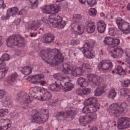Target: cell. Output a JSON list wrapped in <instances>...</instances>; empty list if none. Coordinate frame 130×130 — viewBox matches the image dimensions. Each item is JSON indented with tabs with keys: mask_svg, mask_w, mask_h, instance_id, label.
I'll list each match as a JSON object with an SVG mask.
<instances>
[{
	"mask_svg": "<svg viewBox=\"0 0 130 130\" xmlns=\"http://www.w3.org/2000/svg\"><path fill=\"white\" fill-rule=\"evenodd\" d=\"M40 57L47 63L52 67L57 66L63 62V56L57 48L43 50L40 53Z\"/></svg>",
	"mask_w": 130,
	"mask_h": 130,
	"instance_id": "obj_1",
	"label": "cell"
},
{
	"mask_svg": "<svg viewBox=\"0 0 130 130\" xmlns=\"http://www.w3.org/2000/svg\"><path fill=\"white\" fill-rule=\"evenodd\" d=\"M29 93L33 98L41 101H48L52 97V95L50 92L44 88L40 87L30 88Z\"/></svg>",
	"mask_w": 130,
	"mask_h": 130,
	"instance_id": "obj_2",
	"label": "cell"
},
{
	"mask_svg": "<svg viewBox=\"0 0 130 130\" xmlns=\"http://www.w3.org/2000/svg\"><path fill=\"white\" fill-rule=\"evenodd\" d=\"M7 46L12 48L24 47L26 45L25 39L20 35H14L9 36L7 39Z\"/></svg>",
	"mask_w": 130,
	"mask_h": 130,
	"instance_id": "obj_3",
	"label": "cell"
},
{
	"mask_svg": "<svg viewBox=\"0 0 130 130\" xmlns=\"http://www.w3.org/2000/svg\"><path fill=\"white\" fill-rule=\"evenodd\" d=\"M127 105L125 103H116L110 105L107 110L112 116L119 117L123 113Z\"/></svg>",
	"mask_w": 130,
	"mask_h": 130,
	"instance_id": "obj_4",
	"label": "cell"
},
{
	"mask_svg": "<svg viewBox=\"0 0 130 130\" xmlns=\"http://www.w3.org/2000/svg\"><path fill=\"white\" fill-rule=\"evenodd\" d=\"M49 112L46 109H42L34 114L31 118L32 122L41 124L46 122L49 118Z\"/></svg>",
	"mask_w": 130,
	"mask_h": 130,
	"instance_id": "obj_5",
	"label": "cell"
},
{
	"mask_svg": "<svg viewBox=\"0 0 130 130\" xmlns=\"http://www.w3.org/2000/svg\"><path fill=\"white\" fill-rule=\"evenodd\" d=\"M49 21L54 28L63 29L65 27L67 23L63 20V18L58 15L52 14L49 16Z\"/></svg>",
	"mask_w": 130,
	"mask_h": 130,
	"instance_id": "obj_6",
	"label": "cell"
},
{
	"mask_svg": "<svg viewBox=\"0 0 130 130\" xmlns=\"http://www.w3.org/2000/svg\"><path fill=\"white\" fill-rule=\"evenodd\" d=\"M116 23L119 28L125 35H128L130 33V26L128 23L120 17H118L116 20Z\"/></svg>",
	"mask_w": 130,
	"mask_h": 130,
	"instance_id": "obj_7",
	"label": "cell"
},
{
	"mask_svg": "<svg viewBox=\"0 0 130 130\" xmlns=\"http://www.w3.org/2000/svg\"><path fill=\"white\" fill-rule=\"evenodd\" d=\"M76 111L74 110L61 111L58 112L56 115V118L58 120H67L72 119L74 118L76 115Z\"/></svg>",
	"mask_w": 130,
	"mask_h": 130,
	"instance_id": "obj_8",
	"label": "cell"
},
{
	"mask_svg": "<svg viewBox=\"0 0 130 130\" xmlns=\"http://www.w3.org/2000/svg\"><path fill=\"white\" fill-rule=\"evenodd\" d=\"M43 13L46 14H54L57 13L60 10V6L55 4L46 5L41 8Z\"/></svg>",
	"mask_w": 130,
	"mask_h": 130,
	"instance_id": "obj_9",
	"label": "cell"
},
{
	"mask_svg": "<svg viewBox=\"0 0 130 130\" xmlns=\"http://www.w3.org/2000/svg\"><path fill=\"white\" fill-rule=\"evenodd\" d=\"M97 118V115L96 113L87 115L80 117L79 121L80 125L86 126L88 124L95 121Z\"/></svg>",
	"mask_w": 130,
	"mask_h": 130,
	"instance_id": "obj_10",
	"label": "cell"
},
{
	"mask_svg": "<svg viewBox=\"0 0 130 130\" xmlns=\"http://www.w3.org/2000/svg\"><path fill=\"white\" fill-rule=\"evenodd\" d=\"M108 50L112 57L115 58H119L122 57L124 51L122 48L117 46V45H114L109 47Z\"/></svg>",
	"mask_w": 130,
	"mask_h": 130,
	"instance_id": "obj_11",
	"label": "cell"
},
{
	"mask_svg": "<svg viewBox=\"0 0 130 130\" xmlns=\"http://www.w3.org/2000/svg\"><path fill=\"white\" fill-rule=\"evenodd\" d=\"M113 67V64L109 60H103L100 61L98 65L99 70L102 72H107L110 71Z\"/></svg>",
	"mask_w": 130,
	"mask_h": 130,
	"instance_id": "obj_12",
	"label": "cell"
},
{
	"mask_svg": "<svg viewBox=\"0 0 130 130\" xmlns=\"http://www.w3.org/2000/svg\"><path fill=\"white\" fill-rule=\"evenodd\" d=\"M130 127V118L122 117L119 119L117 122V127L121 130L125 129Z\"/></svg>",
	"mask_w": 130,
	"mask_h": 130,
	"instance_id": "obj_13",
	"label": "cell"
},
{
	"mask_svg": "<svg viewBox=\"0 0 130 130\" xmlns=\"http://www.w3.org/2000/svg\"><path fill=\"white\" fill-rule=\"evenodd\" d=\"M18 100L22 103L28 104L33 101V97L29 95L28 93L24 92H21L18 95Z\"/></svg>",
	"mask_w": 130,
	"mask_h": 130,
	"instance_id": "obj_14",
	"label": "cell"
},
{
	"mask_svg": "<svg viewBox=\"0 0 130 130\" xmlns=\"http://www.w3.org/2000/svg\"><path fill=\"white\" fill-rule=\"evenodd\" d=\"M100 108V104L97 103L85 106L82 110L83 113L84 114L92 113L98 111Z\"/></svg>",
	"mask_w": 130,
	"mask_h": 130,
	"instance_id": "obj_15",
	"label": "cell"
},
{
	"mask_svg": "<svg viewBox=\"0 0 130 130\" xmlns=\"http://www.w3.org/2000/svg\"><path fill=\"white\" fill-rule=\"evenodd\" d=\"M44 77L43 74H38L29 76L27 77V80L32 84L41 83L42 80Z\"/></svg>",
	"mask_w": 130,
	"mask_h": 130,
	"instance_id": "obj_16",
	"label": "cell"
},
{
	"mask_svg": "<svg viewBox=\"0 0 130 130\" xmlns=\"http://www.w3.org/2000/svg\"><path fill=\"white\" fill-rule=\"evenodd\" d=\"M87 77L90 82L95 85L100 84L102 81V79L99 76L93 74H88Z\"/></svg>",
	"mask_w": 130,
	"mask_h": 130,
	"instance_id": "obj_17",
	"label": "cell"
},
{
	"mask_svg": "<svg viewBox=\"0 0 130 130\" xmlns=\"http://www.w3.org/2000/svg\"><path fill=\"white\" fill-rule=\"evenodd\" d=\"M19 9L17 7L9 8L7 10L6 16H3L2 17L3 20L8 19L10 17H14L18 13Z\"/></svg>",
	"mask_w": 130,
	"mask_h": 130,
	"instance_id": "obj_18",
	"label": "cell"
},
{
	"mask_svg": "<svg viewBox=\"0 0 130 130\" xmlns=\"http://www.w3.org/2000/svg\"><path fill=\"white\" fill-rule=\"evenodd\" d=\"M12 125V121L9 119H1L0 120V127L1 130H6L9 129Z\"/></svg>",
	"mask_w": 130,
	"mask_h": 130,
	"instance_id": "obj_19",
	"label": "cell"
},
{
	"mask_svg": "<svg viewBox=\"0 0 130 130\" xmlns=\"http://www.w3.org/2000/svg\"><path fill=\"white\" fill-rule=\"evenodd\" d=\"M120 42L119 39H114L110 37H106L104 40V44L107 45H118L119 44Z\"/></svg>",
	"mask_w": 130,
	"mask_h": 130,
	"instance_id": "obj_20",
	"label": "cell"
},
{
	"mask_svg": "<svg viewBox=\"0 0 130 130\" xmlns=\"http://www.w3.org/2000/svg\"><path fill=\"white\" fill-rule=\"evenodd\" d=\"M72 30L78 35H82L84 32V26L81 25L74 23L71 26Z\"/></svg>",
	"mask_w": 130,
	"mask_h": 130,
	"instance_id": "obj_21",
	"label": "cell"
},
{
	"mask_svg": "<svg viewBox=\"0 0 130 130\" xmlns=\"http://www.w3.org/2000/svg\"><path fill=\"white\" fill-rule=\"evenodd\" d=\"M63 86L60 81H56L55 83L50 84L48 88L53 91H58L63 89Z\"/></svg>",
	"mask_w": 130,
	"mask_h": 130,
	"instance_id": "obj_22",
	"label": "cell"
},
{
	"mask_svg": "<svg viewBox=\"0 0 130 130\" xmlns=\"http://www.w3.org/2000/svg\"><path fill=\"white\" fill-rule=\"evenodd\" d=\"M55 36L51 33L45 34L42 38V41L45 44H50L54 41Z\"/></svg>",
	"mask_w": 130,
	"mask_h": 130,
	"instance_id": "obj_23",
	"label": "cell"
},
{
	"mask_svg": "<svg viewBox=\"0 0 130 130\" xmlns=\"http://www.w3.org/2000/svg\"><path fill=\"white\" fill-rule=\"evenodd\" d=\"M85 28L88 33H92L95 31V26L93 22H87L86 24Z\"/></svg>",
	"mask_w": 130,
	"mask_h": 130,
	"instance_id": "obj_24",
	"label": "cell"
},
{
	"mask_svg": "<svg viewBox=\"0 0 130 130\" xmlns=\"http://www.w3.org/2000/svg\"><path fill=\"white\" fill-rule=\"evenodd\" d=\"M80 50L82 51L84 56L88 59L93 58L95 57L94 54L93 52V51L84 49L83 47L80 48Z\"/></svg>",
	"mask_w": 130,
	"mask_h": 130,
	"instance_id": "obj_25",
	"label": "cell"
},
{
	"mask_svg": "<svg viewBox=\"0 0 130 130\" xmlns=\"http://www.w3.org/2000/svg\"><path fill=\"white\" fill-rule=\"evenodd\" d=\"M106 27V25L102 20H100L97 23V29L98 31L100 33H103L105 31Z\"/></svg>",
	"mask_w": 130,
	"mask_h": 130,
	"instance_id": "obj_26",
	"label": "cell"
},
{
	"mask_svg": "<svg viewBox=\"0 0 130 130\" xmlns=\"http://www.w3.org/2000/svg\"><path fill=\"white\" fill-rule=\"evenodd\" d=\"M18 76H19L17 73H13L7 77V81L9 84H12L18 78Z\"/></svg>",
	"mask_w": 130,
	"mask_h": 130,
	"instance_id": "obj_27",
	"label": "cell"
},
{
	"mask_svg": "<svg viewBox=\"0 0 130 130\" xmlns=\"http://www.w3.org/2000/svg\"><path fill=\"white\" fill-rule=\"evenodd\" d=\"M77 93L80 95H89L91 92V90L89 88H84L83 89H78L77 91Z\"/></svg>",
	"mask_w": 130,
	"mask_h": 130,
	"instance_id": "obj_28",
	"label": "cell"
},
{
	"mask_svg": "<svg viewBox=\"0 0 130 130\" xmlns=\"http://www.w3.org/2000/svg\"><path fill=\"white\" fill-rule=\"evenodd\" d=\"M98 102V99L96 97H90L86 100L84 102V104L85 106L89 105H92V104H95Z\"/></svg>",
	"mask_w": 130,
	"mask_h": 130,
	"instance_id": "obj_29",
	"label": "cell"
},
{
	"mask_svg": "<svg viewBox=\"0 0 130 130\" xmlns=\"http://www.w3.org/2000/svg\"><path fill=\"white\" fill-rule=\"evenodd\" d=\"M74 87V85L73 84L70 82H67L64 84V86L63 87V89L64 92H69L71 91Z\"/></svg>",
	"mask_w": 130,
	"mask_h": 130,
	"instance_id": "obj_30",
	"label": "cell"
},
{
	"mask_svg": "<svg viewBox=\"0 0 130 130\" xmlns=\"http://www.w3.org/2000/svg\"><path fill=\"white\" fill-rule=\"evenodd\" d=\"M84 72L82 68L80 67L73 70L71 74L74 76H80L83 75Z\"/></svg>",
	"mask_w": 130,
	"mask_h": 130,
	"instance_id": "obj_31",
	"label": "cell"
},
{
	"mask_svg": "<svg viewBox=\"0 0 130 130\" xmlns=\"http://www.w3.org/2000/svg\"><path fill=\"white\" fill-rule=\"evenodd\" d=\"M105 87L103 86H99L95 91V95L100 96L105 91Z\"/></svg>",
	"mask_w": 130,
	"mask_h": 130,
	"instance_id": "obj_32",
	"label": "cell"
},
{
	"mask_svg": "<svg viewBox=\"0 0 130 130\" xmlns=\"http://www.w3.org/2000/svg\"><path fill=\"white\" fill-rule=\"evenodd\" d=\"M77 83L82 87H86L88 86V82L83 77H80L77 79Z\"/></svg>",
	"mask_w": 130,
	"mask_h": 130,
	"instance_id": "obj_33",
	"label": "cell"
},
{
	"mask_svg": "<svg viewBox=\"0 0 130 130\" xmlns=\"http://www.w3.org/2000/svg\"><path fill=\"white\" fill-rule=\"evenodd\" d=\"M53 77L55 79L58 80H60V81H63L64 80L67 79L68 77L67 76L63 75L60 73H57L54 74Z\"/></svg>",
	"mask_w": 130,
	"mask_h": 130,
	"instance_id": "obj_34",
	"label": "cell"
},
{
	"mask_svg": "<svg viewBox=\"0 0 130 130\" xmlns=\"http://www.w3.org/2000/svg\"><path fill=\"white\" fill-rule=\"evenodd\" d=\"M32 71V69L29 66H26L22 68L21 72L23 74L26 75H29Z\"/></svg>",
	"mask_w": 130,
	"mask_h": 130,
	"instance_id": "obj_35",
	"label": "cell"
},
{
	"mask_svg": "<svg viewBox=\"0 0 130 130\" xmlns=\"http://www.w3.org/2000/svg\"><path fill=\"white\" fill-rule=\"evenodd\" d=\"M41 23L39 21H34L31 24L30 28L32 30H36L41 26Z\"/></svg>",
	"mask_w": 130,
	"mask_h": 130,
	"instance_id": "obj_36",
	"label": "cell"
},
{
	"mask_svg": "<svg viewBox=\"0 0 130 130\" xmlns=\"http://www.w3.org/2000/svg\"><path fill=\"white\" fill-rule=\"evenodd\" d=\"M116 71L118 74L119 75H125L127 73V70H125L121 66H118L116 68Z\"/></svg>",
	"mask_w": 130,
	"mask_h": 130,
	"instance_id": "obj_37",
	"label": "cell"
},
{
	"mask_svg": "<svg viewBox=\"0 0 130 130\" xmlns=\"http://www.w3.org/2000/svg\"><path fill=\"white\" fill-rule=\"evenodd\" d=\"M29 1L32 9H35L38 7L39 4L38 0H29Z\"/></svg>",
	"mask_w": 130,
	"mask_h": 130,
	"instance_id": "obj_38",
	"label": "cell"
},
{
	"mask_svg": "<svg viewBox=\"0 0 130 130\" xmlns=\"http://www.w3.org/2000/svg\"><path fill=\"white\" fill-rule=\"evenodd\" d=\"M8 68L7 67L3 68H1V79H3L5 77L7 71H8Z\"/></svg>",
	"mask_w": 130,
	"mask_h": 130,
	"instance_id": "obj_39",
	"label": "cell"
},
{
	"mask_svg": "<svg viewBox=\"0 0 130 130\" xmlns=\"http://www.w3.org/2000/svg\"><path fill=\"white\" fill-rule=\"evenodd\" d=\"M116 95H117V93H116L115 89H112L110 90L108 96L110 99H115Z\"/></svg>",
	"mask_w": 130,
	"mask_h": 130,
	"instance_id": "obj_40",
	"label": "cell"
},
{
	"mask_svg": "<svg viewBox=\"0 0 130 130\" xmlns=\"http://www.w3.org/2000/svg\"><path fill=\"white\" fill-rule=\"evenodd\" d=\"M118 31L117 29L115 28H109V35L112 36H115L118 35Z\"/></svg>",
	"mask_w": 130,
	"mask_h": 130,
	"instance_id": "obj_41",
	"label": "cell"
},
{
	"mask_svg": "<svg viewBox=\"0 0 130 130\" xmlns=\"http://www.w3.org/2000/svg\"><path fill=\"white\" fill-rule=\"evenodd\" d=\"M10 59V56L9 55L7 54H4L1 56V61H8Z\"/></svg>",
	"mask_w": 130,
	"mask_h": 130,
	"instance_id": "obj_42",
	"label": "cell"
},
{
	"mask_svg": "<svg viewBox=\"0 0 130 130\" xmlns=\"http://www.w3.org/2000/svg\"><path fill=\"white\" fill-rule=\"evenodd\" d=\"M9 112V110L6 109H1L0 110V117L2 118L5 117Z\"/></svg>",
	"mask_w": 130,
	"mask_h": 130,
	"instance_id": "obj_43",
	"label": "cell"
},
{
	"mask_svg": "<svg viewBox=\"0 0 130 130\" xmlns=\"http://www.w3.org/2000/svg\"><path fill=\"white\" fill-rule=\"evenodd\" d=\"M73 70H71V68H70L68 67H66L64 68L63 70V73L66 74H71Z\"/></svg>",
	"mask_w": 130,
	"mask_h": 130,
	"instance_id": "obj_44",
	"label": "cell"
},
{
	"mask_svg": "<svg viewBox=\"0 0 130 130\" xmlns=\"http://www.w3.org/2000/svg\"><path fill=\"white\" fill-rule=\"evenodd\" d=\"M121 94L123 96H126L128 95L130 93L129 90L126 89H123L121 90L120 91Z\"/></svg>",
	"mask_w": 130,
	"mask_h": 130,
	"instance_id": "obj_45",
	"label": "cell"
},
{
	"mask_svg": "<svg viewBox=\"0 0 130 130\" xmlns=\"http://www.w3.org/2000/svg\"><path fill=\"white\" fill-rule=\"evenodd\" d=\"M122 85L124 87H127L130 85V80L127 79L124 80L122 83Z\"/></svg>",
	"mask_w": 130,
	"mask_h": 130,
	"instance_id": "obj_46",
	"label": "cell"
},
{
	"mask_svg": "<svg viewBox=\"0 0 130 130\" xmlns=\"http://www.w3.org/2000/svg\"><path fill=\"white\" fill-rule=\"evenodd\" d=\"M89 13L90 15L94 16L97 14V11L94 8H91L89 10Z\"/></svg>",
	"mask_w": 130,
	"mask_h": 130,
	"instance_id": "obj_47",
	"label": "cell"
},
{
	"mask_svg": "<svg viewBox=\"0 0 130 130\" xmlns=\"http://www.w3.org/2000/svg\"><path fill=\"white\" fill-rule=\"evenodd\" d=\"M87 3L90 7H93L96 4V0H87Z\"/></svg>",
	"mask_w": 130,
	"mask_h": 130,
	"instance_id": "obj_48",
	"label": "cell"
},
{
	"mask_svg": "<svg viewBox=\"0 0 130 130\" xmlns=\"http://www.w3.org/2000/svg\"><path fill=\"white\" fill-rule=\"evenodd\" d=\"M81 19V16L79 14H76L74 15L73 16V19L75 21H78L80 20Z\"/></svg>",
	"mask_w": 130,
	"mask_h": 130,
	"instance_id": "obj_49",
	"label": "cell"
},
{
	"mask_svg": "<svg viewBox=\"0 0 130 130\" xmlns=\"http://www.w3.org/2000/svg\"><path fill=\"white\" fill-rule=\"evenodd\" d=\"M6 93L5 92V91L4 90H1V96H0V99L1 100V101L2 100V99L3 98L4 96V95H6Z\"/></svg>",
	"mask_w": 130,
	"mask_h": 130,
	"instance_id": "obj_50",
	"label": "cell"
},
{
	"mask_svg": "<svg viewBox=\"0 0 130 130\" xmlns=\"http://www.w3.org/2000/svg\"><path fill=\"white\" fill-rule=\"evenodd\" d=\"M6 5L4 3L3 0H1V9H4L6 7Z\"/></svg>",
	"mask_w": 130,
	"mask_h": 130,
	"instance_id": "obj_51",
	"label": "cell"
},
{
	"mask_svg": "<svg viewBox=\"0 0 130 130\" xmlns=\"http://www.w3.org/2000/svg\"><path fill=\"white\" fill-rule=\"evenodd\" d=\"M125 53L126 55L128 57H130V49L127 48L125 49Z\"/></svg>",
	"mask_w": 130,
	"mask_h": 130,
	"instance_id": "obj_52",
	"label": "cell"
},
{
	"mask_svg": "<svg viewBox=\"0 0 130 130\" xmlns=\"http://www.w3.org/2000/svg\"><path fill=\"white\" fill-rule=\"evenodd\" d=\"M79 1L82 4H84L86 3V0H79Z\"/></svg>",
	"mask_w": 130,
	"mask_h": 130,
	"instance_id": "obj_53",
	"label": "cell"
},
{
	"mask_svg": "<svg viewBox=\"0 0 130 130\" xmlns=\"http://www.w3.org/2000/svg\"><path fill=\"white\" fill-rule=\"evenodd\" d=\"M127 8L128 10H130V3H129L128 4L127 6Z\"/></svg>",
	"mask_w": 130,
	"mask_h": 130,
	"instance_id": "obj_54",
	"label": "cell"
},
{
	"mask_svg": "<svg viewBox=\"0 0 130 130\" xmlns=\"http://www.w3.org/2000/svg\"><path fill=\"white\" fill-rule=\"evenodd\" d=\"M64 1V0H57V3H61V2H62V1Z\"/></svg>",
	"mask_w": 130,
	"mask_h": 130,
	"instance_id": "obj_55",
	"label": "cell"
},
{
	"mask_svg": "<svg viewBox=\"0 0 130 130\" xmlns=\"http://www.w3.org/2000/svg\"><path fill=\"white\" fill-rule=\"evenodd\" d=\"M128 63L130 64V58L128 59Z\"/></svg>",
	"mask_w": 130,
	"mask_h": 130,
	"instance_id": "obj_56",
	"label": "cell"
},
{
	"mask_svg": "<svg viewBox=\"0 0 130 130\" xmlns=\"http://www.w3.org/2000/svg\"><path fill=\"white\" fill-rule=\"evenodd\" d=\"M129 98L130 99V95L129 96Z\"/></svg>",
	"mask_w": 130,
	"mask_h": 130,
	"instance_id": "obj_57",
	"label": "cell"
}]
</instances>
